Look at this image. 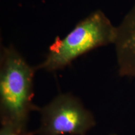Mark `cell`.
<instances>
[{"instance_id": "cell-1", "label": "cell", "mask_w": 135, "mask_h": 135, "mask_svg": "<svg viewBox=\"0 0 135 135\" xmlns=\"http://www.w3.org/2000/svg\"><path fill=\"white\" fill-rule=\"evenodd\" d=\"M36 66L30 65L13 45L3 46L0 53V121L28 129L34 104Z\"/></svg>"}, {"instance_id": "cell-2", "label": "cell", "mask_w": 135, "mask_h": 135, "mask_svg": "<svg viewBox=\"0 0 135 135\" xmlns=\"http://www.w3.org/2000/svg\"><path fill=\"white\" fill-rule=\"evenodd\" d=\"M117 27L101 10H96L76 25L63 38L49 48L45 60L36 69L47 72L63 70L79 57L99 47L114 43Z\"/></svg>"}, {"instance_id": "cell-3", "label": "cell", "mask_w": 135, "mask_h": 135, "mask_svg": "<svg viewBox=\"0 0 135 135\" xmlns=\"http://www.w3.org/2000/svg\"><path fill=\"white\" fill-rule=\"evenodd\" d=\"M37 111L40 115L38 135H86L97 124L93 113L70 93L57 94Z\"/></svg>"}, {"instance_id": "cell-4", "label": "cell", "mask_w": 135, "mask_h": 135, "mask_svg": "<svg viewBox=\"0 0 135 135\" xmlns=\"http://www.w3.org/2000/svg\"><path fill=\"white\" fill-rule=\"evenodd\" d=\"M114 45L119 76L135 80V4L117 27Z\"/></svg>"}, {"instance_id": "cell-5", "label": "cell", "mask_w": 135, "mask_h": 135, "mask_svg": "<svg viewBox=\"0 0 135 135\" xmlns=\"http://www.w3.org/2000/svg\"><path fill=\"white\" fill-rule=\"evenodd\" d=\"M35 133L31 132L28 129L21 128L11 124H1L0 135H33Z\"/></svg>"}, {"instance_id": "cell-6", "label": "cell", "mask_w": 135, "mask_h": 135, "mask_svg": "<svg viewBox=\"0 0 135 135\" xmlns=\"http://www.w3.org/2000/svg\"><path fill=\"white\" fill-rule=\"evenodd\" d=\"M111 135H116V134H111Z\"/></svg>"}]
</instances>
